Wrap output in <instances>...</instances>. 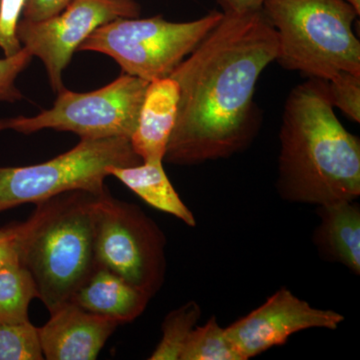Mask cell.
I'll return each instance as SVG.
<instances>
[{"mask_svg": "<svg viewBox=\"0 0 360 360\" xmlns=\"http://www.w3.org/2000/svg\"><path fill=\"white\" fill-rule=\"evenodd\" d=\"M347 1L356 9L357 13H360V0H347Z\"/></svg>", "mask_w": 360, "mask_h": 360, "instance_id": "cell-26", "label": "cell"}, {"mask_svg": "<svg viewBox=\"0 0 360 360\" xmlns=\"http://www.w3.org/2000/svg\"><path fill=\"white\" fill-rule=\"evenodd\" d=\"M120 322L82 309L72 302L61 305L39 328L44 359L94 360Z\"/></svg>", "mask_w": 360, "mask_h": 360, "instance_id": "cell-11", "label": "cell"}, {"mask_svg": "<svg viewBox=\"0 0 360 360\" xmlns=\"http://www.w3.org/2000/svg\"><path fill=\"white\" fill-rule=\"evenodd\" d=\"M165 234L139 206L112 198L96 200L97 266L117 274L151 298L165 283Z\"/></svg>", "mask_w": 360, "mask_h": 360, "instance_id": "cell-8", "label": "cell"}, {"mask_svg": "<svg viewBox=\"0 0 360 360\" xmlns=\"http://www.w3.org/2000/svg\"><path fill=\"white\" fill-rule=\"evenodd\" d=\"M71 0H26L22 20L40 21L63 11Z\"/></svg>", "mask_w": 360, "mask_h": 360, "instance_id": "cell-24", "label": "cell"}, {"mask_svg": "<svg viewBox=\"0 0 360 360\" xmlns=\"http://www.w3.org/2000/svg\"><path fill=\"white\" fill-rule=\"evenodd\" d=\"M33 298H37V288L23 265L0 269V324L30 322L28 309Z\"/></svg>", "mask_w": 360, "mask_h": 360, "instance_id": "cell-16", "label": "cell"}, {"mask_svg": "<svg viewBox=\"0 0 360 360\" xmlns=\"http://www.w3.org/2000/svg\"><path fill=\"white\" fill-rule=\"evenodd\" d=\"M142 162L129 139L108 137L80 139L68 153L28 167H0V212L26 203L51 200L60 194L82 191L103 194L110 168Z\"/></svg>", "mask_w": 360, "mask_h": 360, "instance_id": "cell-6", "label": "cell"}, {"mask_svg": "<svg viewBox=\"0 0 360 360\" xmlns=\"http://www.w3.org/2000/svg\"><path fill=\"white\" fill-rule=\"evenodd\" d=\"M180 360H243L215 316L193 329Z\"/></svg>", "mask_w": 360, "mask_h": 360, "instance_id": "cell-18", "label": "cell"}, {"mask_svg": "<svg viewBox=\"0 0 360 360\" xmlns=\"http://www.w3.org/2000/svg\"><path fill=\"white\" fill-rule=\"evenodd\" d=\"M32 58V54L22 47L18 53L0 59V101L14 103L22 99L15 85L16 78L30 65Z\"/></svg>", "mask_w": 360, "mask_h": 360, "instance_id": "cell-23", "label": "cell"}, {"mask_svg": "<svg viewBox=\"0 0 360 360\" xmlns=\"http://www.w3.org/2000/svg\"><path fill=\"white\" fill-rule=\"evenodd\" d=\"M283 68L328 80L342 71L360 75V44L352 25L359 13L347 0H266Z\"/></svg>", "mask_w": 360, "mask_h": 360, "instance_id": "cell-4", "label": "cell"}, {"mask_svg": "<svg viewBox=\"0 0 360 360\" xmlns=\"http://www.w3.org/2000/svg\"><path fill=\"white\" fill-rule=\"evenodd\" d=\"M345 316L333 310L312 307L288 288H281L264 304L225 328L243 360L283 345L305 329H336Z\"/></svg>", "mask_w": 360, "mask_h": 360, "instance_id": "cell-10", "label": "cell"}, {"mask_svg": "<svg viewBox=\"0 0 360 360\" xmlns=\"http://www.w3.org/2000/svg\"><path fill=\"white\" fill-rule=\"evenodd\" d=\"M222 18V11H212L188 22L162 16L117 18L99 26L78 51L110 56L125 75L150 82L170 77Z\"/></svg>", "mask_w": 360, "mask_h": 360, "instance_id": "cell-5", "label": "cell"}, {"mask_svg": "<svg viewBox=\"0 0 360 360\" xmlns=\"http://www.w3.org/2000/svg\"><path fill=\"white\" fill-rule=\"evenodd\" d=\"M110 174L122 181L148 205L174 215L188 226H195V217L168 179L163 161H142L132 167H112L110 168Z\"/></svg>", "mask_w": 360, "mask_h": 360, "instance_id": "cell-15", "label": "cell"}, {"mask_svg": "<svg viewBox=\"0 0 360 360\" xmlns=\"http://www.w3.org/2000/svg\"><path fill=\"white\" fill-rule=\"evenodd\" d=\"M278 158L279 195L322 205L360 195V141L335 113L326 80L309 78L284 104Z\"/></svg>", "mask_w": 360, "mask_h": 360, "instance_id": "cell-2", "label": "cell"}, {"mask_svg": "<svg viewBox=\"0 0 360 360\" xmlns=\"http://www.w3.org/2000/svg\"><path fill=\"white\" fill-rule=\"evenodd\" d=\"M224 14H245L260 11L266 0H217Z\"/></svg>", "mask_w": 360, "mask_h": 360, "instance_id": "cell-25", "label": "cell"}, {"mask_svg": "<svg viewBox=\"0 0 360 360\" xmlns=\"http://www.w3.org/2000/svg\"><path fill=\"white\" fill-rule=\"evenodd\" d=\"M329 101L354 122H360V75L342 72L326 82Z\"/></svg>", "mask_w": 360, "mask_h": 360, "instance_id": "cell-21", "label": "cell"}, {"mask_svg": "<svg viewBox=\"0 0 360 360\" xmlns=\"http://www.w3.org/2000/svg\"><path fill=\"white\" fill-rule=\"evenodd\" d=\"M25 4L26 0H0V49L6 58L22 49L18 27Z\"/></svg>", "mask_w": 360, "mask_h": 360, "instance_id": "cell-22", "label": "cell"}, {"mask_svg": "<svg viewBox=\"0 0 360 360\" xmlns=\"http://www.w3.org/2000/svg\"><path fill=\"white\" fill-rule=\"evenodd\" d=\"M97 198L82 191L60 194L23 246L20 264L49 314L70 302L96 269Z\"/></svg>", "mask_w": 360, "mask_h": 360, "instance_id": "cell-3", "label": "cell"}, {"mask_svg": "<svg viewBox=\"0 0 360 360\" xmlns=\"http://www.w3.org/2000/svg\"><path fill=\"white\" fill-rule=\"evenodd\" d=\"M150 300V296L117 274L97 266L70 302L91 314L115 319L122 326L141 316Z\"/></svg>", "mask_w": 360, "mask_h": 360, "instance_id": "cell-13", "label": "cell"}, {"mask_svg": "<svg viewBox=\"0 0 360 360\" xmlns=\"http://www.w3.org/2000/svg\"><path fill=\"white\" fill-rule=\"evenodd\" d=\"M201 309L195 302L172 310L162 322V336L150 360H180L187 340L200 321Z\"/></svg>", "mask_w": 360, "mask_h": 360, "instance_id": "cell-17", "label": "cell"}, {"mask_svg": "<svg viewBox=\"0 0 360 360\" xmlns=\"http://www.w3.org/2000/svg\"><path fill=\"white\" fill-rule=\"evenodd\" d=\"M179 87L172 77L149 82L130 143L141 161H165L176 122Z\"/></svg>", "mask_w": 360, "mask_h": 360, "instance_id": "cell-12", "label": "cell"}, {"mask_svg": "<svg viewBox=\"0 0 360 360\" xmlns=\"http://www.w3.org/2000/svg\"><path fill=\"white\" fill-rule=\"evenodd\" d=\"M278 56L262 11L224 14L170 77L179 87L176 122L165 161L193 165L231 158L257 134L258 79Z\"/></svg>", "mask_w": 360, "mask_h": 360, "instance_id": "cell-1", "label": "cell"}, {"mask_svg": "<svg viewBox=\"0 0 360 360\" xmlns=\"http://www.w3.org/2000/svg\"><path fill=\"white\" fill-rule=\"evenodd\" d=\"M321 219L314 231L319 255L360 274V208L355 200H340L317 205Z\"/></svg>", "mask_w": 360, "mask_h": 360, "instance_id": "cell-14", "label": "cell"}, {"mask_svg": "<svg viewBox=\"0 0 360 360\" xmlns=\"http://www.w3.org/2000/svg\"><path fill=\"white\" fill-rule=\"evenodd\" d=\"M58 196L37 203L34 212L25 221L7 225L0 229V269L7 265L20 264L26 240L56 205Z\"/></svg>", "mask_w": 360, "mask_h": 360, "instance_id": "cell-19", "label": "cell"}, {"mask_svg": "<svg viewBox=\"0 0 360 360\" xmlns=\"http://www.w3.org/2000/svg\"><path fill=\"white\" fill-rule=\"evenodd\" d=\"M41 359L39 328L32 322L0 324V360Z\"/></svg>", "mask_w": 360, "mask_h": 360, "instance_id": "cell-20", "label": "cell"}, {"mask_svg": "<svg viewBox=\"0 0 360 360\" xmlns=\"http://www.w3.org/2000/svg\"><path fill=\"white\" fill-rule=\"evenodd\" d=\"M148 84L124 73L94 91L79 94L63 89L51 110L32 117L0 120V132L32 134L51 129L73 132L82 139L124 137L130 141Z\"/></svg>", "mask_w": 360, "mask_h": 360, "instance_id": "cell-7", "label": "cell"}, {"mask_svg": "<svg viewBox=\"0 0 360 360\" xmlns=\"http://www.w3.org/2000/svg\"><path fill=\"white\" fill-rule=\"evenodd\" d=\"M139 13L141 7L134 0H71L63 11L47 20H21L18 37L22 47L44 63L52 89L59 92L65 89L63 70L94 30Z\"/></svg>", "mask_w": 360, "mask_h": 360, "instance_id": "cell-9", "label": "cell"}]
</instances>
